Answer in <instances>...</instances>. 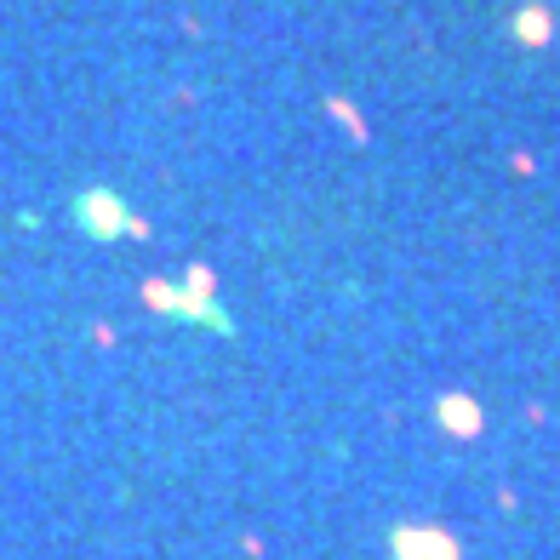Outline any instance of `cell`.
Returning <instances> with one entry per match:
<instances>
[{
  "label": "cell",
  "mask_w": 560,
  "mask_h": 560,
  "mask_svg": "<svg viewBox=\"0 0 560 560\" xmlns=\"http://www.w3.org/2000/svg\"><path fill=\"white\" fill-rule=\"evenodd\" d=\"M69 212H75V223L86 229L92 240H120V235H132L138 223H132V206L115 195V189H80L75 200H69Z\"/></svg>",
  "instance_id": "obj_1"
},
{
  "label": "cell",
  "mask_w": 560,
  "mask_h": 560,
  "mask_svg": "<svg viewBox=\"0 0 560 560\" xmlns=\"http://www.w3.org/2000/svg\"><path fill=\"white\" fill-rule=\"evenodd\" d=\"M389 549H395V560H458V543L435 526H400Z\"/></svg>",
  "instance_id": "obj_2"
}]
</instances>
